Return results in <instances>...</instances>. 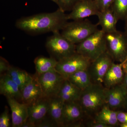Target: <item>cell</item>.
Here are the masks:
<instances>
[{"instance_id":"obj_33","label":"cell","mask_w":127,"mask_h":127,"mask_svg":"<svg viewBox=\"0 0 127 127\" xmlns=\"http://www.w3.org/2000/svg\"><path fill=\"white\" fill-rule=\"evenodd\" d=\"M21 127H36V125L32 123L27 120L22 124Z\"/></svg>"},{"instance_id":"obj_4","label":"cell","mask_w":127,"mask_h":127,"mask_svg":"<svg viewBox=\"0 0 127 127\" xmlns=\"http://www.w3.org/2000/svg\"><path fill=\"white\" fill-rule=\"evenodd\" d=\"M105 33L98 30L89 37L76 45V52L91 62L106 51Z\"/></svg>"},{"instance_id":"obj_17","label":"cell","mask_w":127,"mask_h":127,"mask_svg":"<svg viewBox=\"0 0 127 127\" xmlns=\"http://www.w3.org/2000/svg\"><path fill=\"white\" fill-rule=\"evenodd\" d=\"M123 63H113L104 76L103 86L110 88L122 83L125 73L123 69Z\"/></svg>"},{"instance_id":"obj_7","label":"cell","mask_w":127,"mask_h":127,"mask_svg":"<svg viewBox=\"0 0 127 127\" xmlns=\"http://www.w3.org/2000/svg\"><path fill=\"white\" fill-rule=\"evenodd\" d=\"M38 81L44 96L48 98L57 96L66 78L56 69L45 73L34 75Z\"/></svg>"},{"instance_id":"obj_11","label":"cell","mask_w":127,"mask_h":127,"mask_svg":"<svg viewBox=\"0 0 127 127\" xmlns=\"http://www.w3.org/2000/svg\"><path fill=\"white\" fill-rule=\"evenodd\" d=\"M106 104L115 111L125 107L127 93L122 83L110 88H105Z\"/></svg>"},{"instance_id":"obj_29","label":"cell","mask_w":127,"mask_h":127,"mask_svg":"<svg viewBox=\"0 0 127 127\" xmlns=\"http://www.w3.org/2000/svg\"><path fill=\"white\" fill-rule=\"evenodd\" d=\"M36 127H58L56 123L47 115L40 122L36 124Z\"/></svg>"},{"instance_id":"obj_16","label":"cell","mask_w":127,"mask_h":127,"mask_svg":"<svg viewBox=\"0 0 127 127\" xmlns=\"http://www.w3.org/2000/svg\"><path fill=\"white\" fill-rule=\"evenodd\" d=\"M22 102L28 106L44 96L38 81L34 75L21 91Z\"/></svg>"},{"instance_id":"obj_35","label":"cell","mask_w":127,"mask_h":127,"mask_svg":"<svg viewBox=\"0 0 127 127\" xmlns=\"http://www.w3.org/2000/svg\"><path fill=\"white\" fill-rule=\"evenodd\" d=\"M123 69L124 73H127V58L123 63Z\"/></svg>"},{"instance_id":"obj_13","label":"cell","mask_w":127,"mask_h":127,"mask_svg":"<svg viewBox=\"0 0 127 127\" xmlns=\"http://www.w3.org/2000/svg\"><path fill=\"white\" fill-rule=\"evenodd\" d=\"M86 117L78 101L64 102L62 115L63 127L80 120Z\"/></svg>"},{"instance_id":"obj_14","label":"cell","mask_w":127,"mask_h":127,"mask_svg":"<svg viewBox=\"0 0 127 127\" xmlns=\"http://www.w3.org/2000/svg\"><path fill=\"white\" fill-rule=\"evenodd\" d=\"M49 98L43 96L28 105L27 121L36 125L47 116L49 108Z\"/></svg>"},{"instance_id":"obj_15","label":"cell","mask_w":127,"mask_h":127,"mask_svg":"<svg viewBox=\"0 0 127 127\" xmlns=\"http://www.w3.org/2000/svg\"><path fill=\"white\" fill-rule=\"evenodd\" d=\"M0 94L6 97L14 98L19 102H22V95L20 88L6 73L0 75Z\"/></svg>"},{"instance_id":"obj_21","label":"cell","mask_w":127,"mask_h":127,"mask_svg":"<svg viewBox=\"0 0 127 127\" xmlns=\"http://www.w3.org/2000/svg\"><path fill=\"white\" fill-rule=\"evenodd\" d=\"M118 111L113 110L105 104L93 119L110 127H115L120 124L118 120Z\"/></svg>"},{"instance_id":"obj_28","label":"cell","mask_w":127,"mask_h":127,"mask_svg":"<svg viewBox=\"0 0 127 127\" xmlns=\"http://www.w3.org/2000/svg\"><path fill=\"white\" fill-rule=\"evenodd\" d=\"M99 11L111 8L114 0H94Z\"/></svg>"},{"instance_id":"obj_31","label":"cell","mask_w":127,"mask_h":127,"mask_svg":"<svg viewBox=\"0 0 127 127\" xmlns=\"http://www.w3.org/2000/svg\"><path fill=\"white\" fill-rule=\"evenodd\" d=\"M85 125L86 127H110L109 125L96 121L93 118L86 122Z\"/></svg>"},{"instance_id":"obj_20","label":"cell","mask_w":127,"mask_h":127,"mask_svg":"<svg viewBox=\"0 0 127 127\" xmlns=\"http://www.w3.org/2000/svg\"><path fill=\"white\" fill-rule=\"evenodd\" d=\"M82 91L66 79L57 96L64 102L79 101Z\"/></svg>"},{"instance_id":"obj_37","label":"cell","mask_w":127,"mask_h":127,"mask_svg":"<svg viewBox=\"0 0 127 127\" xmlns=\"http://www.w3.org/2000/svg\"><path fill=\"white\" fill-rule=\"evenodd\" d=\"M119 125L121 127H127V123H120Z\"/></svg>"},{"instance_id":"obj_26","label":"cell","mask_w":127,"mask_h":127,"mask_svg":"<svg viewBox=\"0 0 127 127\" xmlns=\"http://www.w3.org/2000/svg\"><path fill=\"white\" fill-rule=\"evenodd\" d=\"M59 8L64 11H71L75 4L79 0H59Z\"/></svg>"},{"instance_id":"obj_27","label":"cell","mask_w":127,"mask_h":127,"mask_svg":"<svg viewBox=\"0 0 127 127\" xmlns=\"http://www.w3.org/2000/svg\"><path fill=\"white\" fill-rule=\"evenodd\" d=\"M9 108L5 107V110L1 114L0 116V127H10V115Z\"/></svg>"},{"instance_id":"obj_6","label":"cell","mask_w":127,"mask_h":127,"mask_svg":"<svg viewBox=\"0 0 127 127\" xmlns=\"http://www.w3.org/2000/svg\"><path fill=\"white\" fill-rule=\"evenodd\" d=\"M106 51L114 62L122 63L127 58V36L125 32L117 31L105 33Z\"/></svg>"},{"instance_id":"obj_12","label":"cell","mask_w":127,"mask_h":127,"mask_svg":"<svg viewBox=\"0 0 127 127\" xmlns=\"http://www.w3.org/2000/svg\"><path fill=\"white\" fill-rule=\"evenodd\" d=\"M6 98L11 110L12 127H21L28 119V106L14 98Z\"/></svg>"},{"instance_id":"obj_38","label":"cell","mask_w":127,"mask_h":127,"mask_svg":"<svg viewBox=\"0 0 127 127\" xmlns=\"http://www.w3.org/2000/svg\"><path fill=\"white\" fill-rule=\"evenodd\" d=\"M51 0L52 1H53L55 2V3H56L58 5V4H59V0Z\"/></svg>"},{"instance_id":"obj_10","label":"cell","mask_w":127,"mask_h":127,"mask_svg":"<svg viewBox=\"0 0 127 127\" xmlns=\"http://www.w3.org/2000/svg\"><path fill=\"white\" fill-rule=\"evenodd\" d=\"M99 10L94 0H79L67 14L68 20H84L91 16H97Z\"/></svg>"},{"instance_id":"obj_34","label":"cell","mask_w":127,"mask_h":127,"mask_svg":"<svg viewBox=\"0 0 127 127\" xmlns=\"http://www.w3.org/2000/svg\"><path fill=\"white\" fill-rule=\"evenodd\" d=\"M122 84L123 85L127 93V73H125V76Z\"/></svg>"},{"instance_id":"obj_2","label":"cell","mask_w":127,"mask_h":127,"mask_svg":"<svg viewBox=\"0 0 127 127\" xmlns=\"http://www.w3.org/2000/svg\"><path fill=\"white\" fill-rule=\"evenodd\" d=\"M105 87L93 83L82 91L79 102L85 116L94 118L106 104Z\"/></svg>"},{"instance_id":"obj_23","label":"cell","mask_w":127,"mask_h":127,"mask_svg":"<svg viewBox=\"0 0 127 127\" xmlns=\"http://www.w3.org/2000/svg\"><path fill=\"white\" fill-rule=\"evenodd\" d=\"M6 73L18 85L21 91L32 78L26 71L12 66Z\"/></svg>"},{"instance_id":"obj_19","label":"cell","mask_w":127,"mask_h":127,"mask_svg":"<svg viewBox=\"0 0 127 127\" xmlns=\"http://www.w3.org/2000/svg\"><path fill=\"white\" fill-rule=\"evenodd\" d=\"M64 102L58 96L49 98L47 115L56 123L58 127H63L62 115Z\"/></svg>"},{"instance_id":"obj_32","label":"cell","mask_w":127,"mask_h":127,"mask_svg":"<svg viewBox=\"0 0 127 127\" xmlns=\"http://www.w3.org/2000/svg\"><path fill=\"white\" fill-rule=\"evenodd\" d=\"M117 118L119 123H127V112L118 111Z\"/></svg>"},{"instance_id":"obj_1","label":"cell","mask_w":127,"mask_h":127,"mask_svg":"<svg viewBox=\"0 0 127 127\" xmlns=\"http://www.w3.org/2000/svg\"><path fill=\"white\" fill-rule=\"evenodd\" d=\"M67 14L60 8L53 12L43 13L18 19L15 26L19 30L36 35L62 31L68 23Z\"/></svg>"},{"instance_id":"obj_25","label":"cell","mask_w":127,"mask_h":127,"mask_svg":"<svg viewBox=\"0 0 127 127\" xmlns=\"http://www.w3.org/2000/svg\"><path fill=\"white\" fill-rule=\"evenodd\" d=\"M111 8L118 21L127 18V0H114Z\"/></svg>"},{"instance_id":"obj_36","label":"cell","mask_w":127,"mask_h":127,"mask_svg":"<svg viewBox=\"0 0 127 127\" xmlns=\"http://www.w3.org/2000/svg\"><path fill=\"white\" fill-rule=\"evenodd\" d=\"M125 34L127 36V18L125 20Z\"/></svg>"},{"instance_id":"obj_30","label":"cell","mask_w":127,"mask_h":127,"mask_svg":"<svg viewBox=\"0 0 127 127\" xmlns=\"http://www.w3.org/2000/svg\"><path fill=\"white\" fill-rule=\"evenodd\" d=\"M11 66L6 59L2 57H0V75L6 73Z\"/></svg>"},{"instance_id":"obj_24","label":"cell","mask_w":127,"mask_h":127,"mask_svg":"<svg viewBox=\"0 0 127 127\" xmlns=\"http://www.w3.org/2000/svg\"><path fill=\"white\" fill-rule=\"evenodd\" d=\"M34 63L36 70L35 73L40 75L55 69L58 61L51 57L40 56L35 59Z\"/></svg>"},{"instance_id":"obj_22","label":"cell","mask_w":127,"mask_h":127,"mask_svg":"<svg viewBox=\"0 0 127 127\" xmlns=\"http://www.w3.org/2000/svg\"><path fill=\"white\" fill-rule=\"evenodd\" d=\"M66 79L82 91L93 83L88 69L77 71L68 76Z\"/></svg>"},{"instance_id":"obj_3","label":"cell","mask_w":127,"mask_h":127,"mask_svg":"<svg viewBox=\"0 0 127 127\" xmlns=\"http://www.w3.org/2000/svg\"><path fill=\"white\" fill-rule=\"evenodd\" d=\"M98 26L86 18L73 21L67 23L62 30L61 34L71 42L77 45L97 31Z\"/></svg>"},{"instance_id":"obj_9","label":"cell","mask_w":127,"mask_h":127,"mask_svg":"<svg viewBox=\"0 0 127 127\" xmlns=\"http://www.w3.org/2000/svg\"><path fill=\"white\" fill-rule=\"evenodd\" d=\"M114 62L107 51L92 62L88 70L93 83L103 85L104 76Z\"/></svg>"},{"instance_id":"obj_5","label":"cell","mask_w":127,"mask_h":127,"mask_svg":"<svg viewBox=\"0 0 127 127\" xmlns=\"http://www.w3.org/2000/svg\"><path fill=\"white\" fill-rule=\"evenodd\" d=\"M47 40L46 47L50 55L58 62L76 53V45L71 42L59 32H53Z\"/></svg>"},{"instance_id":"obj_18","label":"cell","mask_w":127,"mask_h":127,"mask_svg":"<svg viewBox=\"0 0 127 127\" xmlns=\"http://www.w3.org/2000/svg\"><path fill=\"white\" fill-rule=\"evenodd\" d=\"M98 18V26L101 27V30L105 33H109L117 31L116 26L118 20L111 8L99 11L97 15Z\"/></svg>"},{"instance_id":"obj_39","label":"cell","mask_w":127,"mask_h":127,"mask_svg":"<svg viewBox=\"0 0 127 127\" xmlns=\"http://www.w3.org/2000/svg\"><path fill=\"white\" fill-rule=\"evenodd\" d=\"M125 107H126V108H127V101H126V104H125Z\"/></svg>"},{"instance_id":"obj_8","label":"cell","mask_w":127,"mask_h":127,"mask_svg":"<svg viewBox=\"0 0 127 127\" xmlns=\"http://www.w3.org/2000/svg\"><path fill=\"white\" fill-rule=\"evenodd\" d=\"M91 63L86 58L76 52L58 62L55 69L66 79L77 71L88 69Z\"/></svg>"}]
</instances>
